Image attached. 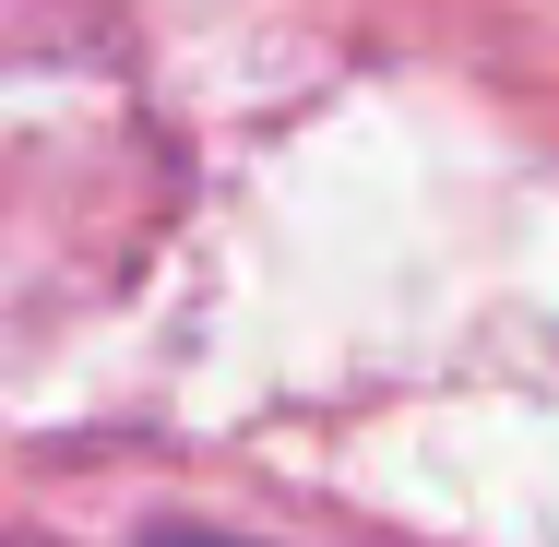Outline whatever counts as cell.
Instances as JSON below:
<instances>
[{
    "instance_id": "cell-1",
    "label": "cell",
    "mask_w": 559,
    "mask_h": 547,
    "mask_svg": "<svg viewBox=\"0 0 559 547\" xmlns=\"http://www.w3.org/2000/svg\"><path fill=\"white\" fill-rule=\"evenodd\" d=\"M155 547H238V536H155Z\"/></svg>"
}]
</instances>
